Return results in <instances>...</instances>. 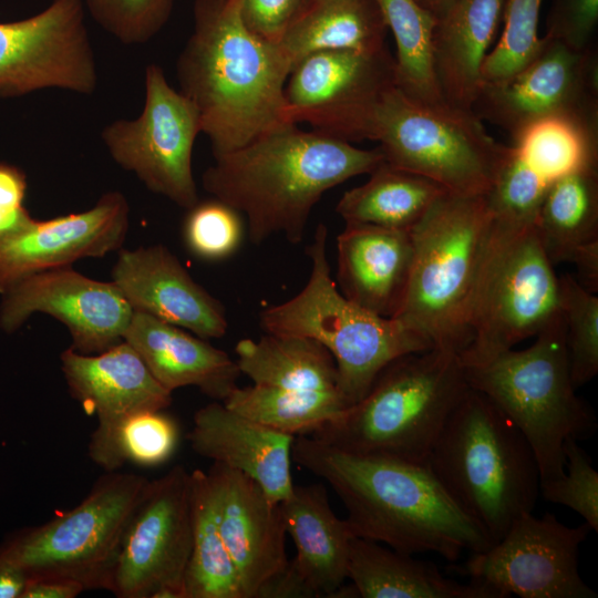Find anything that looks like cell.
Segmentation results:
<instances>
[{
	"label": "cell",
	"mask_w": 598,
	"mask_h": 598,
	"mask_svg": "<svg viewBox=\"0 0 598 598\" xmlns=\"http://www.w3.org/2000/svg\"><path fill=\"white\" fill-rule=\"evenodd\" d=\"M291 457L333 489L357 537L451 563L494 544L426 463L347 452L308 435L295 437Z\"/></svg>",
	"instance_id": "cell-1"
},
{
	"label": "cell",
	"mask_w": 598,
	"mask_h": 598,
	"mask_svg": "<svg viewBox=\"0 0 598 598\" xmlns=\"http://www.w3.org/2000/svg\"><path fill=\"white\" fill-rule=\"evenodd\" d=\"M193 19L176 74L214 156L289 124L283 89L293 64L280 45L247 29L236 0H195Z\"/></svg>",
	"instance_id": "cell-2"
},
{
	"label": "cell",
	"mask_w": 598,
	"mask_h": 598,
	"mask_svg": "<svg viewBox=\"0 0 598 598\" xmlns=\"http://www.w3.org/2000/svg\"><path fill=\"white\" fill-rule=\"evenodd\" d=\"M214 158L203 187L246 216L249 239L257 245L277 234L301 243L310 213L327 190L384 162L379 146L362 150L292 123Z\"/></svg>",
	"instance_id": "cell-3"
},
{
	"label": "cell",
	"mask_w": 598,
	"mask_h": 598,
	"mask_svg": "<svg viewBox=\"0 0 598 598\" xmlns=\"http://www.w3.org/2000/svg\"><path fill=\"white\" fill-rule=\"evenodd\" d=\"M457 505L495 542L539 495V471L527 440L486 395L471 386L426 461Z\"/></svg>",
	"instance_id": "cell-4"
},
{
	"label": "cell",
	"mask_w": 598,
	"mask_h": 598,
	"mask_svg": "<svg viewBox=\"0 0 598 598\" xmlns=\"http://www.w3.org/2000/svg\"><path fill=\"white\" fill-rule=\"evenodd\" d=\"M493 217L486 195L445 192L411 229L413 261L394 315L432 348L461 354L486 259Z\"/></svg>",
	"instance_id": "cell-5"
},
{
	"label": "cell",
	"mask_w": 598,
	"mask_h": 598,
	"mask_svg": "<svg viewBox=\"0 0 598 598\" xmlns=\"http://www.w3.org/2000/svg\"><path fill=\"white\" fill-rule=\"evenodd\" d=\"M470 385L458 354L432 348L382 370L368 393L311 436L340 450L426 463Z\"/></svg>",
	"instance_id": "cell-6"
},
{
	"label": "cell",
	"mask_w": 598,
	"mask_h": 598,
	"mask_svg": "<svg viewBox=\"0 0 598 598\" xmlns=\"http://www.w3.org/2000/svg\"><path fill=\"white\" fill-rule=\"evenodd\" d=\"M327 238V226L319 224L307 249L311 274L306 286L291 299L262 310L260 324L267 333L321 343L336 361L338 390L351 406L392 361L432 346L398 319L373 313L342 295L331 278Z\"/></svg>",
	"instance_id": "cell-7"
},
{
	"label": "cell",
	"mask_w": 598,
	"mask_h": 598,
	"mask_svg": "<svg viewBox=\"0 0 598 598\" xmlns=\"http://www.w3.org/2000/svg\"><path fill=\"white\" fill-rule=\"evenodd\" d=\"M465 373L468 385L523 433L537 461L539 484L563 475L567 439H587L596 430L592 410L571 382L561 312L530 347L505 351L484 365L465 368Z\"/></svg>",
	"instance_id": "cell-8"
},
{
	"label": "cell",
	"mask_w": 598,
	"mask_h": 598,
	"mask_svg": "<svg viewBox=\"0 0 598 598\" xmlns=\"http://www.w3.org/2000/svg\"><path fill=\"white\" fill-rule=\"evenodd\" d=\"M377 141L389 165L424 176L458 195H486L509 154L474 111L430 105L396 85L375 104L363 141Z\"/></svg>",
	"instance_id": "cell-9"
},
{
	"label": "cell",
	"mask_w": 598,
	"mask_h": 598,
	"mask_svg": "<svg viewBox=\"0 0 598 598\" xmlns=\"http://www.w3.org/2000/svg\"><path fill=\"white\" fill-rule=\"evenodd\" d=\"M150 480L106 472L74 508L12 534L1 546L29 579L63 578L109 590L130 522Z\"/></svg>",
	"instance_id": "cell-10"
},
{
	"label": "cell",
	"mask_w": 598,
	"mask_h": 598,
	"mask_svg": "<svg viewBox=\"0 0 598 598\" xmlns=\"http://www.w3.org/2000/svg\"><path fill=\"white\" fill-rule=\"evenodd\" d=\"M561 312L559 277L535 226L513 228L493 219L472 319L471 339L458 355L481 367L536 337Z\"/></svg>",
	"instance_id": "cell-11"
},
{
	"label": "cell",
	"mask_w": 598,
	"mask_h": 598,
	"mask_svg": "<svg viewBox=\"0 0 598 598\" xmlns=\"http://www.w3.org/2000/svg\"><path fill=\"white\" fill-rule=\"evenodd\" d=\"M144 86L141 114L111 122L101 140L120 167L187 210L199 202L192 168L194 143L202 133L199 113L156 63L145 68Z\"/></svg>",
	"instance_id": "cell-12"
},
{
	"label": "cell",
	"mask_w": 598,
	"mask_h": 598,
	"mask_svg": "<svg viewBox=\"0 0 598 598\" xmlns=\"http://www.w3.org/2000/svg\"><path fill=\"white\" fill-rule=\"evenodd\" d=\"M474 113L507 132L513 141L532 124L564 118L598 133V56L542 38L534 58L513 75L483 83Z\"/></svg>",
	"instance_id": "cell-13"
},
{
	"label": "cell",
	"mask_w": 598,
	"mask_h": 598,
	"mask_svg": "<svg viewBox=\"0 0 598 598\" xmlns=\"http://www.w3.org/2000/svg\"><path fill=\"white\" fill-rule=\"evenodd\" d=\"M192 543L190 472L175 465L148 482L109 591L117 598H184Z\"/></svg>",
	"instance_id": "cell-14"
},
{
	"label": "cell",
	"mask_w": 598,
	"mask_h": 598,
	"mask_svg": "<svg viewBox=\"0 0 598 598\" xmlns=\"http://www.w3.org/2000/svg\"><path fill=\"white\" fill-rule=\"evenodd\" d=\"M590 532L586 522L569 527L550 513H525L491 547L471 553L458 570L501 598H597L578 568Z\"/></svg>",
	"instance_id": "cell-15"
},
{
	"label": "cell",
	"mask_w": 598,
	"mask_h": 598,
	"mask_svg": "<svg viewBox=\"0 0 598 598\" xmlns=\"http://www.w3.org/2000/svg\"><path fill=\"white\" fill-rule=\"evenodd\" d=\"M97 82L83 0H52L32 17L0 22V100L47 89L92 95Z\"/></svg>",
	"instance_id": "cell-16"
},
{
	"label": "cell",
	"mask_w": 598,
	"mask_h": 598,
	"mask_svg": "<svg viewBox=\"0 0 598 598\" xmlns=\"http://www.w3.org/2000/svg\"><path fill=\"white\" fill-rule=\"evenodd\" d=\"M394 85L395 60L386 47L315 52L299 60L286 81L287 117L340 140L363 141L375 104Z\"/></svg>",
	"instance_id": "cell-17"
},
{
	"label": "cell",
	"mask_w": 598,
	"mask_h": 598,
	"mask_svg": "<svg viewBox=\"0 0 598 598\" xmlns=\"http://www.w3.org/2000/svg\"><path fill=\"white\" fill-rule=\"evenodd\" d=\"M37 312L63 323L70 348L82 354L101 353L124 341L134 313L112 280L89 278L72 266L31 275L1 293L0 329L13 333Z\"/></svg>",
	"instance_id": "cell-18"
},
{
	"label": "cell",
	"mask_w": 598,
	"mask_h": 598,
	"mask_svg": "<svg viewBox=\"0 0 598 598\" xmlns=\"http://www.w3.org/2000/svg\"><path fill=\"white\" fill-rule=\"evenodd\" d=\"M128 226L130 205L117 190L104 193L81 213L33 218L23 229L0 238V295L31 275L117 251Z\"/></svg>",
	"instance_id": "cell-19"
},
{
	"label": "cell",
	"mask_w": 598,
	"mask_h": 598,
	"mask_svg": "<svg viewBox=\"0 0 598 598\" xmlns=\"http://www.w3.org/2000/svg\"><path fill=\"white\" fill-rule=\"evenodd\" d=\"M111 276L133 311L206 340L226 333L228 322L223 305L190 277L165 246L118 249Z\"/></svg>",
	"instance_id": "cell-20"
},
{
	"label": "cell",
	"mask_w": 598,
	"mask_h": 598,
	"mask_svg": "<svg viewBox=\"0 0 598 598\" xmlns=\"http://www.w3.org/2000/svg\"><path fill=\"white\" fill-rule=\"evenodd\" d=\"M221 486L219 528L244 598H258L289 559L279 503L245 474L213 463Z\"/></svg>",
	"instance_id": "cell-21"
},
{
	"label": "cell",
	"mask_w": 598,
	"mask_h": 598,
	"mask_svg": "<svg viewBox=\"0 0 598 598\" xmlns=\"http://www.w3.org/2000/svg\"><path fill=\"white\" fill-rule=\"evenodd\" d=\"M293 435L260 424L214 401L198 409L187 434L193 451L255 481L280 503L292 488Z\"/></svg>",
	"instance_id": "cell-22"
},
{
	"label": "cell",
	"mask_w": 598,
	"mask_h": 598,
	"mask_svg": "<svg viewBox=\"0 0 598 598\" xmlns=\"http://www.w3.org/2000/svg\"><path fill=\"white\" fill-rule=\"evenodd\" d=\"M60 361L71 396L96 415V427L112 426L138 412L164 410L172 403V392L157 382L126 341L96 354L68 348Z\"/></svg>",
	"instance_id": "cell-23"
},
{
	"label": "cell",
	"mask_w": 598,
	"mask_h": 598,
	"mask_svg": "<svg viewBox=\"0 0 598 598\" xmlns=\"http://www.w3.org/2000/svg\"><path fill=\"white\" fill-rule=\"evenodd\" d=\"M337 248L342 295L373 313L394 317L413 261L411 230L346 224Z\"/></svg>",
	"instance_id": "cell-24"
},
{
	"label": "cell",
	"mask_w": 598,
	"mask_h": 598,
	"mask_svg": "<svg viewBox=\"0 0 598 598\" xmlns=\"http://www.w3.org/2000/svg\"><path fill=\"white\" fill-rule=\"evenodd\" d=\"M124 341L169 392L192 385L223 402L241 374L237 362L206 339L144 312L134 311Z\"/></svg>",
	"instance_id": "cell-25"
},
{
	"label": "cell",
	"mask_w": 598,
	"mask_h": 598,
	"mask_svg": "<svg viewBox=\"0 0 598 598\" xmlns=\"http://www.w3.org/2000/svg\"><path fill=\"white\" fill-rule=\"evenodd\" d=\"M279 507L286 533L296 546L290 567L312 597H336L348 579L350 544L354 537L349 523L333 513L321 483L293 485Z\"/></svg>",
	"instance_id": "cell-26"
},
{
	"label": "cell",
	"mask_w": 598,
	"mask_h": 598,
	"mask_svg": "<svg viewBox=\"0 0 598 598\" xmlns=\"http://www.w3.org/2000/svg\"><path fill=\"white\" fill-rule=\"evenodd\" d=\"M507 0H454L437 17L432 37L434 72L444 100L473 111L481 69Z\"/></svg>",
	"instance_id": "cell-27"
},
{
	"label": "cell",
	"mask_w": 598,
	"mask_h": 598,
	"mask_svg": "<svg viewBox=\"0 0 598 598\" xmlns=\"http://www.w3.org/2000/svg\"><path fill=\"white\" fill-rule=\"evenodd\" d=\"M348 578L362 598H501L488 586L445 577L436 565L354 536Z\"/></svg>",
	"instance_id": "cell-28"
},
{
	"label": "cell",
	"mask_w": 598,
	"mask_h": 598,
	"mask_svg": "<svg viewBox=\"0 0 598 598\" xmlns=\"http://www.w3.org/2000/svg\"><path fill=\"white\" fill-rule=\"evenodd\" d=\"M386 32L375 0H310L278 44L295 65L319 51L377 52L385 48Z\"/></svg>",
	"instance_id": "cell-29"
},
{
	"label": "cell",
	"mask_w": 598,
	"mask_h": 598,
	"mask_svg": "<svg viewBox=\"0 0 598 598\" xmlns=\"http://www.w3.org/2000/svg\"><path fill=\"white\" fill-rule=\"evenodd\" d=\"M221 486L214 465L190 472L193 543L184 598H244L219 528Z\"/></svg>",
	"instance_id": "cell-30"
},
{
	"label": "cell",
	"mask_w": 598,
	"mask_h": 598,
	"mask_svg": "<svg viewBox=\"0 0 598 598\" xmlns=\"http://www.w3.org/2000/svg\"><path fill=\"white\" fill-rule=\"evenodd\" d=\"M235 351L240 373L255 384L309 391L338 390L336 361L313 339L267 333L258 340H239Z\"/></svg>",
	"instance_id": "cell-31"
},
{
	"label": "cell",
	"mask_w": 598,
	"mask_h": 598,
	"mask_svg": "<svg viewBox=\"0 0 598 598\" xmlns=\"http://www.w3.org/2000/svg\"><path fill=\"white\" fill-rule=\"evenodd\" d=\"M445 192L424 176L383 162L368 182L341 196L336 212L346 224L411 230Z\"/></svg>",
	"instance_id": "cell-32"
},
{
	"label": "cell",
	"mask_w": 598,
	"mask_h": 598,
	"mask_svg": "<svg viewBox=\"0 0 598 598\" xmlns=\"http://www.w3.org/2000/svg\"><path fill=\"white\" fill-rule=\"evenodd\" d=\"M534 226L553 265L598 241V164L553 179Z\"/></svg>",
	"instance_id": "cell-33"
},
{
	"label": "cell",
	"mask_w": 598,
	"mask_h": 598,
	"mask_svg": "<svg viewBox=\"0 0 598 598\" xmlns=\"http://www.w3.org/2000/svg\"><path fill=\"white\" fill-rule=\"evenodd\" d=\"M223 403L260 424L293 435L312 434L349 408L338 390L236 386Z\"/></svg>",
	"instance_id": "cell-34"
},
{
	"label": "cell",
	"mask_w": 598,
	"mask_h": 598,
	"mask_svg": "<svg viewBox=\"0 0 598 598\" xmlns=\"http://www.w3.org/2000/svg\"><path fill=\"white\" fill-rule=\"evenodd\" d=\"M375 1L396 45V86L421 103H446L433 66L432 37L437 17L415 0Z\"/></svg>",
	"instance_id": "cell-35"
},
{
	"label": "cell",
	"mask_w": 598,
	"mask_h": 598,
	"mask_svg": "<svg viewBox=\"0 0 598 598\" xmlns=\"http://www.w3.org/2000/svg\"><path fill=\"white\" fill-rule=\"evenodd\" d=\"M178 442V426L159 411H143L112 426L96 427L87 446L93 463L105 472L117 471L126 463L156 466L166 462Z\"/></svg>",
	"instance_id": "cell-36"
},
{
	"label": "cell",
	"mask_w": 598,
	"mask_h": 598,
	"mask_svg": "<svg viewBox=\"0 0 598 598\" xmlns=\"http://www.w3.org/2000/svg\"><path fill=\"white\" fill-rule=\"evenodd\" d=\"M513 145L548 182L598 164V133L564 118H545L532 124Z\"/></svg>",
	"instance_id": "cell-37"
},
{
	"label": "cell",
	"mask_w": 598,
	"mask_h": 598,
	"mask_svg": "<svg viewBox=\"0 0 598 598\" xmlns=\"http://www.w3.org/2000/svg\"><path fill=\"white\" fill-rule=\"evenodd\" d=\"M570 377L577 389L598 373V296L568 274L559 277Z\"/></svg>",
	"instance_id": "cell-38"
},
{
	"label": "cell",
	"mask_w": 598,
	"mask_h": 598,
	"mask_svg": "<svg viewBox=\"0 0 598 598\" xmlns=\"http://www.w3.org/2000/svg\"><path fill=\"white\" fill-rule=\"evenodd\" d=\"M549 183L512 145L486 194L493 219L513 228L534 225Z\"/></svg>",
	"instance_id": "cell-39"
},
{
	"label": "cell",
	"mask_w": 598,
	"mask_h": 598,
	"mask_svg": "<svg viewBox=\"0 0 598 598\" xmlns=\"http://www.w3.org/2000/svg\"><path fill=\"white\" fill-rule=\"evenodd\" d=\"M543 0H507L503 32L481 69L483 83L504 80L524 68L539 49L538 22Z\"/></svg>",
	"instance_id": "cell-40"
},
{
	"label": "cell",
	"mask_w": 598,
	"mask_h": 598,
	"mask_svg": "<svg viewBox=\"0 0 598 598\" xmlns=\"http://www.w3.org/2000/svg\"><path fill=\"white\" fill-rule=\"evenodd\" d=\"M105 32L126 45L151 41L167 23L176 0H83Z\"/></svg>",
	"instance_id": "cell-41"
},
{
	"label": "cell",
	"mask_w": 598,
	"mask_h": 598,
	"mask_svg": "<svg viewBox=\"0 0 598 598\" xmlns=\"http://www.w3.org/2000/svg\"><path fill=\"white\" fill-rule=\"evenodd\" d=\"M187 210L183 236L192 254L205 260H219L237 249L243 235L237 210L214 197Z\"/></svg>",
	"instance_id": "cell-42"
},
{
	"label": "cell",
	"mask_w": 598,
	"mask_h": 598,
	"mask_svg": "<svg viewBox=\"0 0 598 598\" xmlns=\"http://www.w3.org/2000/svg\"><path fill=\"white\" fill-rule=\"evenodd\" d=\"M563 452L567 472L540 483L539 493L548 502L569 507L598 532V473L576 439H567Z\"/></svg>",
	"instance_id": "cell-43"
},
{
	"label": "cell",
	"mask_w": 598,
	"mask_h": 598,
	"mask_svg": "<svg viewBox=\"0 0 598 598\" xmlns=\"http://www.w3.org/2000/svg\"><path fill=\"white\" fill-rule=\"evenodd\" d=\"M598 23V0H551L545 37L574 50H585Z\"/></svg>",
	"instance_id": "cell-44"
},
{
	"label": "cell",
	"mask_w": 598,
	"mask_h": 598,
	"mask_svg": "<svg viewBox=\"0 0 598 598\" xmlns=\"http://www.w3.org/2000/svg\"><path fill=\"white\" fill-rule=\"evenodd\" d=\"M243 23L259 38L279 43L310 0H236Z\"/></svg>",
	"instance_id": "cell-45"
},
{
	"label": "cell",
	"mask_w": 598,
	"mask_h": 598,
	"mask_svg": "<svg viewBox=\"0 0 598 598\" xmlns=\"http://www.w3.org/2000/svg\"><path fill=\"white\" fill-rule=\"evenodd\" d=\"M27 187L23 169L0 161V238L18 233L33 219L24 206Z\"/></svg>",
	"instance_id": "cell-46"
},
{
	"label": "cell",
	"mask_w": 598,
	"mask_h": 598,
	"mask_svg": "<svg viewBox=\"0 0 598 598\" xmlns=\"http://www.w3.org/2000/svg\"><path fill=\"white\" fill-rule=\"evenodd\" d=\"M85 590L82 584L71 579H29L20 598H75Z\"/></svg>",
	"instance_id": "cell-47"
},
{
	"label": "cell",
	"mask_w": 598,
	"mask_h": 598,
	"mask_svg": "<svg viewBox=\"0 0 598 598\" xmlns=\"http://www.w3.org/2000/svg\"><path fill=\"white\" fill-rule=\"evenodd\" d=\"M578 271L577 281L587 290H598V241L580 248L571 261Z\"/></svg>",
	"instance_id": "cell-48"
},
{
	"label": "cell",
	"mask_w": 598,
	"mask_h": 598,
	"mask_svg": "<svg viewBox=\"0 0 598 598\" xmlns=\"http://www.w3.org/2000/svg\"><path fill=\"white\" fill-rule=\"evenodd\" d=\"M28 577L0 545V598H20Z\"/></svg>",
	"instance_id": "cell-49"
},
{
	"label": "cell",
	"mask_w": 598,
	"mask_h": 598,
	"mask_svg": "<svg viewBox=\"0 0 598 598\" xmlns=\"http://www.w3.org/2000/svg\"><path fill=\"white\" fill-rule=\"evenodd\" d=\"M420 6L431 11L434 16L440 17L454 0H415Z\"/></svg>",
	"instance_id": "cell-50"
}]
</instances>
